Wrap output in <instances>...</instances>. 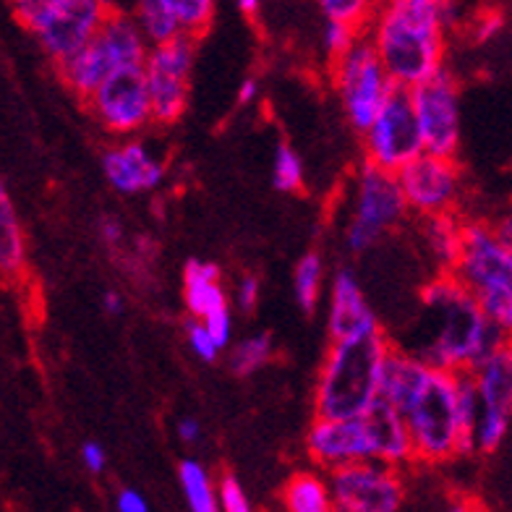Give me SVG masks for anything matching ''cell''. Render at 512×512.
Listing matches in <instances>:
<instances>
[{
    "mask_svg": "<svg viewBox=\"0 0 512 512\" xmlns=\"http://www.w3.org/2000/svg\"><path fill=\"white\" fill-rule=\"evenodd\" d=\"M452 16L455 6L434 0H398L371 14L364 37L395 87L413 89L445 66Z\"/></svg>",
    "mask_w": 512,
    "mask_h": 512,
    "instance_id": "obj_1",
    "label": "cell"
},
{
    "mask_svg": "<svg viewBox=\"0 0 512 512\" xmlns=\"http://www.w3.org/2000/svg\"><path fill=\"white\" fill-rule=\"evenodd\" d=\"M421 301L437 317V335L416 353L437 371H473L481 361L507 348V332L481 314L479 304L452 275L442 272L426 283Z\"/></svg>",
    "mask_w": 512,
    "mask_h": 512,
    "instance_id": "obj_2",
    "label": "cell"
},
{
    "mask_svg": "<svg viewBox=\"0 0 512 512\" xmlns=\"http://www.w3.org/2000/svg\"><path fill=\"white\" fill-rule=\"evenodd\" d=\"M392 343L382 330L374 335L332 343L319 366L314 408L317 418H361L379 400L384 358Z\"/></svg>",
    "mask_w": 512,
    "mask_h": 512,
    "instance_id": "obj_3",
    "label": "cell"
},
{
    "mask_svg": "<svg viewBox=\"0 0 512 512\" xmlns=\"http://www.w3.org/2000/svg\"><path fill=\"white\" fill-rule=\"evenodd\" d=\"M479 304L481 314L499 330L512 327V249L502 243L492 225L471 220L460 223V246L447 272Z\"/></svg>",
    "mask_w": 512,
    "mask_h": 512,
    "instance_id": "obj_4",
    "label": "cell"
},
{
    "mask_svg": "<svg viewBox=\"0 0 512 512\" xmlns=\"http://www.w3.org/2000/svg\"><path fill=\"white\" fill-rule=\"evenodd\" d=\"M413 447V463H445L458 458L460 437L455 374L434 369L432 379L403 416Z\"/></svg>",
    "mask_w": 512,
    "mask_h": 512,
    "instance_id": "obj_5",
    "label": "cell"
},
{
    "mask_svg": "<svg viewBox=\"0 0 512 512\" xmlns=\"http://www.w3.org/2000/svg\"><path fill=\"white\" fill-rule=\"evenodd\" d=\"M14 14L42 50L63 63L95 37L108 6L100 0H21Z\"/></svg>",
    "mask_w": 512,
    "mask_h": 512,
    "instance_id": "obj_6",
    "label": "cell"
},
{
    "mask_svg": "<svg viewBox=\"0 0 512 512\" xmlns=\"http://www.w3.org/2000/svg\"><path fill=\"white\" fill-rule=\"evenodd\" d=\"M332 79H335V89L348 121L361 134L369 128L374 115L384 108V102L395 89L364 34L348 53L332 61Z\"/></svg>",
    "mask_w": 512,
    "mask_h": 512,
    "instance_id": "obj_7",
    "label": "cell"
},
{
    "mask_svg": "<svg viewBox=\"0 0 512 512\" xmlns=\"http://www.w3.org/2000/svg\"><path fill=\"white\" fill-rule=\"evenodd\" d=\"M408 215L403 191L398 186L395 173L379 170L369 162L361 165L356 183V207L345 230L348 249L361 254L379 241L390 228Z\"/></svg>",
    "mask_w": 512,
    "mask_h": 512,
    "instance_id": "obj_8",
    "label": "cell"
},
{
    "mask_svg": "<svg viewBox=\"0 0 512 512\" xmlns=\"http://www.w3.org/2000/svg\"><path fill=\"white\" fill-rule=\"evenodd\" d=\"M426 155L452 157L460 147V84L450 68L408 89Z\"/></svg>",
    "mask_w": 512,
    "mask_h": 512,
    "instance_id": "obj_9",
    "label": "cell"
},
{
    "mask_svg": "<svg viewBox=\"0 0 512 512\" xmlns=\"http://www.w3.org/2000/svg\"><path fill=\"white\" fill-rule=\"evenodd\" d=\"M324 481L335 512H400L405 502L400 471L377 460L335 468Z\"/></svg>",
    "mask_w": 512,
    "mask_h": 512,
    "instance_id": "obj_10",
    "label": "cell"
},
{
    "mask_svg": "<svg viewBox=\"0 0 512 512\" xmlns=\"http://www.w3.org/2000/svg\"><path fill=\"white\" fill-rule=\"evenodd\" d=\"M364 149L366 162L387 173H398L418 155H424L408 89H392L384 108L364 131Z\"/></svg>",
    "mask_w": 512,
    "mask_h": 512,
    "instance_id": "obj_11",
    "label": "cell"
},
{
    "mask_svg": "<svg viewBox=\"0 0 512 512\" xmlns=\"http://www.w3.org/2000/svg\"><path fill=\"white\" fill-rule=\"evenodd\" d=\"M191 66H194V40L189 37H178L168 45L149 48L142 71L147 81L152 121L173 126L186 113Z\"/></svg>",
    "mask_w": 512,
    "mask_h": 512,
    "instance_id": "obj_12",
    "label": "cell"
},
{
    "mask_svg": "<svg viewBox=\"0 0 512 512\" xmlns=\"http://www.w3.org/2000/svg\"><path fill=\"white\" fill-rule=\"evenodd\" d=\"M479 395V421L473 429V452L492 455L502 447L512 411V353L502 348L471 371Z\"/></svg>",
    "mask_w": 512,
    "mask_h": 512,
    "instance_id": "obj_13",
    "label": "cell"
},
{
    "mask_svg": "<svg viewBox=\"0 0 512 512\" xmlns=\"http://www.w3.org/2000/svg\"><path fill=\"white\" fill-rule=\"evenodd\" d=\"M405 207L426 217L455 215L460 196V168L452 157L418 155L395 173Z\"/></svg>",
    "mask_w": 512,
    "mask_h": 512,
    "instance_id": "obj_14",
    "label": "cell"
},
{
    "mask_svg": "<svg viewBox=\"0 0 512 512\" xmlns=\"http://www.w3.org/2000/svg\"><path fill=\"white\" fill-rule=\"evenodd\" d=\"M87 105L97 121L113 134H134L152 121L142 68H126L102 81Z\"/></svg>",
    "mask_w": 512,
    "mask_h": 512,
    "instance_id": "obj_15",
    "label": "cell"
},
{
    "mask_svg": "<svg viewBox=\"0 0 512 512\" xmlns=\"http://www.w3.org/2000/svg\"><path fill=\"white\" fill-rule=\"evenodd\" d=\"M306 450L311 460L327 471L371 460L369 434L361 418H348V421L317 418L306 437Z\"/></svg>",
    "mask_w": 512,
    "mask_h": 512,
    "instance_id": "obj_16",
    "label": "cell"
},
{
    "mask_svg": "<svg viewBox=\"0 0 512 512\" xmlns=\"http://www.w3.org/2000/svg\"><path fill=\"white\" fill-rule=\"evenodd\" d=\"M327 327H330L332 343L356 340V337L374 335L382 330L351 270H337L335 280H332Z\"/></svg>",
    "mask_w": 512,
    "mask_h": 512,
    "instance_id": "obj_17",
    "label": "cell"
},
{
    "mask_svg": "<svg viewBox=\"0 0 512 512\" xmlns=\"http://www.w3.org/2000/svg\"><path fill=\"white\" fill-rule=\"evenodd\" d=\"M105 178L121 194H142L157 189L165 178V168L144 144L128 142L113 147L102 157Z\"/></svg>",
    "mask_w": 512,
    "mask_h": 512,
    "instance_id": "obj_18",
    "label": "cell"
},
{
    "mask_svg": "<svg viewBox=\"0 0 512 512\" xmlns=\"http://www.w3.org/2000/svg\"><path fill=\"white\" fill-rule=\"evenodd\" d=\"M434 369L416 353L400 351L392 345L382 366V382H379V400L390 405L392 411L405 416V411L418 400L424 387L432 379Z\"/></svg>",
    "mask_w": 512,
    "mask_h": 512,
    "instance_id": "obj_19",
    "label": "cell"
},
{
    "mask_svg": "<svg viewBox=\"0 0 512 512\" xmlns=\"http://www.w3.org/2000/svg\"><path fill=\"white\" fill-rule=\"evenodd\" d=\"M369 434L371 460L390 465V468H403L413 463V447L405 421L398 411H392L384 400H377L369 411L361 416Z\"/></svg>",
    "mask_w": 512,
    "mask_h": 512,
    "instance_id": "obj_20",
    "label": "cell"
},
{
    "mask_svg": "<svg viewBox=\"0 0 512 512\" xmlns=\"http://www.w3.org/2000/svg\"><path fill=\"white\" fill-rule=\"evenodd\" d=\"M95 42L105 50L115 71L142 68L149 53V45L136 27L134 16L118 11V8H108V14L95 34Z\"/></svg>",
    "mask_w": 512,
    "mask_h": 512,
    "instance_id": "obj_21",
    "label": "cell"
},
{
    "mask_svg": "<svg viewBox=\"0 0 512 512\" xmlns=\"http://www.w3.org/2000/svg\"><path fill=\"white\" fill-rule=\"evenodd\" d=\"M183 290H186V306L194 319L204 322L212 314L228 311V296L220 285V267L212 262L191 259L183 272Z\"/></svg>",
    "mask_w": 512,
    "mask_h": 512,
    "instance_id": "obj_22",
    "label": "cell"
},
{
    "mask_svg": "<svg viewBox=\"0 0 512 512\" xmlns=\"http://www.w3.org/2000/svg\"><path fill=\"white\" fill-rule=\"evenodd\" d=\"M58 71H61L68 89H71L74 95L84 97V100H89V97L95 95V89L100 87L102 81L110 79L113 74H118L108 55H105V50L95 42V37H92L79 53L71 55L68 61L58 63Z\"/></svg>",
    "mask_w": 512,
    "mask_h": 512,
    "instance_id": "obj_23",
    "label": "cell"
},
{
    "mask_svg": "<svg viewBox=\"0 0 512 512\" xmlns=\"http://www.w3.org/2000/svg\"><path fill=\"white\" fill-rule=\"evenodd\" d=\"M27 249H24V230H21L16 207L8 196L6 183L0 181V275L16 277L24 270Z\"/></svg>",
    "mask_w": 512,
    "mask_h": 512,
    "instance_id": "obj_24",
    "label": "cell"
},
{
    "mask_svg": "<svg viewBox=\"0 0 512 512\" xmlns=\"http://www.w3.org/2000/svg\"><path fill=\"white\" fill-rule=\"evenodd\" d=\"M131 16L149 48H160V45H168V42L183 37L170 0H144Z\"/></svg>",
    "mask_w": 512,
    "mask_h": 512,
    "instance_id": "obj_25",
    "label": "cell"
},
{
    "mask_svg": "<svg viewBox=\"0 0 512 512\" xmlns=\"http://www.w3.org/2000/svg\"><path fill=\"white\" fill-rule=\"evenodd\" d=\"M285 507L288 512H335L332 510L327 481L317 473H298L285 484Z\"/></svg>",
    "mask_w": 512,
    "mask_h": 512,
    "instance_id": "obj_26",
    "label": "cell"
},
{
    "mask_svg": "<svg viewBox=\"0 0 512 512\" xmlns=\"http://www.w3.org/2000/svg\"><path fill=\"white\" fill-rule=\"evenodd\" d=\"M424 236L429 243V251L442 267V272H450L455 264L460 246V220L455 215H439L426 217L424 220Z\"/></svg>",
    "mask_w": 512,
    "mask_h": 512,
    "instance_id": "obj_27",
    "label": "cell"
},
{
    "mask_svg": "<svg viewBox=\"0 0 512 512\" xmlns=\"http://www.w3.org/2000/svg\"><path fill=\"white\" fill-rule=\"evenodd\" d=\"M178 479H181L183 497L189 502L191 512H217L215 484L199 460H183L178 468Z\"/></svg>",
    "mask_w": 512,
    "mask_h": 512,
    "instance_id": "obj_28",
    "label": "cell"
},
{
    "mask_svg": "<svg viewBox=\"0 0 512 512\" xmlns=\"http://www.w3.org/2000/svg\"><path fill=\"white\" fill-rule=\"evenodd\" d=\"M324 280V264L322 256L317 251H309V254L298 262L296 275H293V290H296V301L304 311H314L319 304V290H322Z\"/></svg>",
    "mask_w": 512,
    "mask_h": 512,
    "instance_id": "obj_29",
    "label": "cell"
},
{
    "mask_svg": "<svg viewBox=\"0 0 512 512\" xmlns=\"http://www.w3.org/2000/svg\"><path fill=\"white\" fill-rule=\"evenodd\" d=\"M270 358H272L270 335H251L233 348V353H230V366H233L236 374L246 377V374H254L256 369H262Z\"/></svg>",
    "mask_w": 512,
    "mask_h": 512,
    "instance_id": "obj_30",
    "label": "cell"
},
{
    "mask_svg": "<svg viewBox=\"0 0 512 512\" xmlns=\"http://www.w3.org/2000/svg\"><path fill=\"white\" fill-rule=\"evenodd\" d=\"M170 6L176 14L178 29L189 40H194L196 34L207 32L212 16H215V6L209 0H170Z\"/></svg>",
    "mask_w": 512,
    "mask_h": 512,
    "instance_id": "obj_31",
    "label": "cell"
},
{
    "mask_svg": "<svg viewBox=\"0 0 512 512\" xmlns=\"http://www.w3.org/2000/svg\"><path fill=\"white\" fill-rule=\"evenodd\" d=\"M272 183L275 189L293 194L301 191L304 186V162L298 157V152L288 144H280L275 152V165H272Z\"/></svg>",
    "mask_w": 512,
    "mask_h": 512,
    "instance_id": "obj_32",
    "label": "cell"
},
{
    "mask_svg": "<svg viewBox=\"0 0 512 512\" xmlns=\"http://www.w3.org/2000/svg\"><path fill=\"white\" fill-rule=\"evenodd\" d=\"M322 11L327 16V21H337V24L353 27L361 34L369 27L371 14H374L366 3H358V0H324Z\"/></svg>",
    "mask_w": 512,
    "mask_h": 512,
    "instance_id": "obj_33",
    "label": "cell"
},
{
    "mask_svg": "<svg viewBox=\"0 0 512 512\" xmlns=\"http://www.w3.org/2000/svg\"><path fill=\"white\" fill-rule=\"evenodd\" d=\"M217 512H254L251 502L243 492L241 481L233 473H225L220 484H217Z\"/></svg>",
    "mask_w": 512,
    "mask_h": 512,
    "instance_id": "obj_34",
    "label": "cell"
},
{
    "mask_svg": "<svg viewBox=\"0 0 512 512\" xmlns=\"http://www.w3.org/2000/svg\"><path fill=\"white\" fill-rule=\"evenodd\" d=\"M358 37H361V32H356L353 27H345V24H337V21H327L322 42L327 55H330V61H337L340 55L348 53L356 45Z\"/></svg>",
    "mask_w": 512,
    "mask_h": 512,
    "instance_id": "obj_35",
    "label": "cell"
},
{
    "mask_svg": "<svg viewBox=\"0 0 512 512\" xmlns=\"http://www.w3.org/2000/svg\"><path fill=\"white\" fill-rule=\"evenodd\" d=\"M186 337H189L191 351L202 358V361H207V364H212V361L220 356V348H217L215 340L209 337L207 327H204L199 319H191V322L186 324Z\"/></svg>",
    "mask_w": 512,
    "mask_h": 512,
    "instance_id": "obj_36",
    "label": "cell"
},
{
    "mask_svg": "<svg viewBox=\"0 0 512 512\" xmlns=\"http://www.w3.org/2000/svg\"><path fill=\"white\" fill-rule=\"evenodd\" d=\"M204 327H207L209 337L215 340V345L223 351L230 345V337H233V322H230V311H220V314H212V317L204 319Z\"/></svg>",
    "mask_w": 512,
    "mask_h": 512,
    "instance_id": "obj_37",
    "label": "cell"
},
{
    "mask_svg": "<svg viewBox=\"0 0 512 512\" xmlns=\"http://www.w3.org/2000/svg\"><path fill=\"white\" fill-rule=\"evenodd\" d=\"M502 27H505V16H502V11H486V14H481L479 21L473 24V40L476 42L492 40L494 34H497Z\"/></svg>",
    "mask_w": 512,
    "mask_h": 512,
    "instance_id": "obj_38",
    "label": "cell"
},
{
    "mask_svg": "<svg viewBox=\"0 0 512 512\" xmlns=\"http://www.w3.org/2000/svg\"><path fill=\"white\" fill-rule=\"evenodd\" d=\"M259 290H262V285H259V280H256L254 275H246L238 283V290H236V304L241 311H254L256 304H259Z\"/></svg>",
    "mask_w": 512,
    "mask_h": 512,
    "instance_id": "obj_39",
    "label": "cell"
},
{
    "mask_svg": "<svg viewBox=\"0 0 512 512\" xmlns=\"http://www.w3.org/2000/svg\"><path fill=\"white\" fill-rule=\"evenodd\" d=\"M81 460H84V465L92 473H102L105 465H108V452H105L100 442H87V445L81 447Z\"/></svg>",
    "mask_w": 512,
    "mask_h": 512,
    "instance_id": "obj_40",
    "label": "cell"
},
{
    "mask_svg": "<svg viewBox=\"0 0 512 512\" xmlns=\"http://www.w3.org/2000/svg\"><path fill=\"white\" fill-rule=\"evenodd\" d=\"M115 510L118 512H149L147 499L144 494H139L136 489H123L115 497Z\"/></svg>",
    "mask_w": 512,
    "mask_h": 512,
    "instance_id": "obj_41",
    "label": "cell"
},
{
    "mask_svg": "<svg viewBox=\"0 0 512 512\" xmlns=\"http://www.w3.org/2000/svg\"><path fill=\"white\" fill-rule=\"evenodd\" d=\"M178 432V439L181 442H186V445H194L196 439L202 437V426H199V421L196 418H181L176 426Z\"/></svg>",
    "mask_w": 512,
    "mask_h": 512,
    "instance_id": "obj_42",
    "label": "cell"
},
{
    "mask_svg": "<svg viewBox=\"0 0 512 512\" xmlns=\"http://www.w3.org/2000/svg\"><path fill=\"white\" fill-rule=\"evenodd\" d=\"M102 238L108 243H118L123 238V225L118 223V220H113V217H108V220L102 223Z\"/></svg>",
    "mask_w": 512,
    "mask_h": 512,
    "instance_id": "obj_43",
    "label": "cell"
},
{
    "mask_svg": "<svg viewBox=\"0 0 512 512\" xmlns=\"http://www.w3.org/2000/svg\"><path fill=\"white\" fill-rule=\"evenodd\" d=\"M256 95H259V81L246 79L241 84V89H238V102H241V105H249V102L256 100Z\"/></svg>",
    "mask_w": 512,
    "mask_h": 512,
    "instance_id": "obj_44",
    "label": "cell"
},
{
    "mask_svg": "<svg viewBox=\"0 0 512 512\" xmlns=\"http://www.w3.org/2000/svg\"><path fill=\"white\" fill-rule=\"evenodd\" d=\"M102 306H105V311H108V314H115V317H118V314H123V298L118 296L115 290H108V293L102 296Z\"/></svg>",
    "mask_w": 512,
    "mask_h": 512,
    "instance_id": "obj_45",
    "label": "cell"
},
{
    "mask_svg": "<svg viewBox=\"0 0 512 512\" xmlns=\"http://www.w3.org/2000/svg\"><path fill=\"white\" fill-rule=\"evenodd\" d=\"M447 512H481V510L473 505L471 499H460V502H455V505H452Z\"/></svg>",
    "mask_w": 512,
    "mask_h": 512,
    "instance_id": "obj_46",
    "label": "cell"
},
{
    "mask_svg": "<svg viewBox=\"0 0 512 512\" xmlns=\"http://www.w3.org/2000/svg\"><path fill=\"white\" fill-rule=\"evenodd\" d=\"M241 8L246 11V14H251V11H256L259 6H256V3H251V0H241Z\"/></svg>",
    "mask_w": 512,
    "mask_h": 512,
    "instance_id": "obj_47",
    "label": "cell"
}]
</instances>
